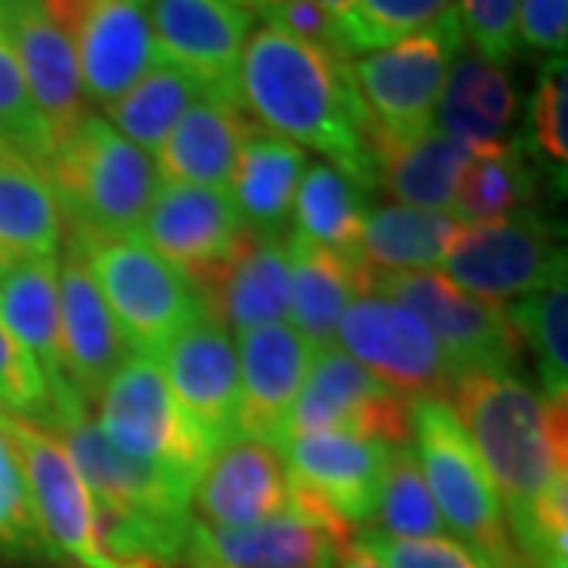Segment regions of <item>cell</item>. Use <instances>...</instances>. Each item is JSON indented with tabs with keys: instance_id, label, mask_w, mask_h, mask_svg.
Masks as SVG:
<instances>
[{
	"instance_id": "4dcf8cb0",
	"label": "cell",
	"mask_w": 568,
	"mask_h": 568,
	"mask_svg": "<svg viewBox=\"0 0 568 568\" xmlns=\"http://www.w3.org/2000/svg\"><path fill=\"white\" fill-rule=\"evenodd\" d=\"M205 95L212 92L196 77L183 73L174 63L155 61L118 102L104 108V121L145 155H155L174 123Z\"/></svg>"
},
{
	"instance_id": "9c48e42d",
	"label": "cell",
	"mask_w": 568,
	"mask_h": 568,
	"mask_svg": "<svg viewBox=\"0 0 568 568\" xmlns=\"http://www.w3.org/2000/svg\"><path fill=\"white\" fill-rule=\"evenodd\" d=\"M0 429L20 458L26 487L48 547L82 568H152L126 562L104 544L102 511L63 446L41 426L0 410Z\"/></svg>"
},
{
	"instance_id": "681fc988",
	"label": "cell",
	"mask_w": 568,
	"mask_h": 568,
	"mask_svg": "<svg viewBox=\"0 0 568 568\" xmlns=\"http://www.w3.org/2000/svg\"><path fill=\"white\" fill-rule=\"evenodd\" d=\"M10 260H7V256H3V253H0V278H3V275H7V272H10Z\"/></svg>"
},
{
	"instance_id": "d6986e66",
	"label": "cell",
	"mask_w": 568,
	"mask_h": 568,
	"mask_svg": "<svg viewBox=\"0 0 568 568\" xmlns=\"http://www.w3.org/2000/svg\"><path fill=\"white\" fill-rule=\"evenodd\" d=\"M313 357L316 347L291 323L263 325L237 338L241 436L282 452L287 443V420Z\"/></svg>"
},
{
	"instance_id": "8fae6325",
	"label": "cell",
	"mask_w": 568,
	"mask_h": 568,
	"mask_svg": "<svg viewBox=\"0 0 568 568\" xmlns=\"http://www.w3.org/2000/svg\"><path fill=\"white\" fill-rule=\"evenodd\" d=\"M439 268L467 294L506 306L562 282L566 253L556 246L547 224L515 215L506 222L462 224Z\"/></svg>"
},
{
	"instance_id": "ab89813d",
	"label": "cell",
	"mask_w": 568,
	"mask_h": 568,
	"mask_svg": "<svg viewBox=\"0 0 568 568\" xmlns=\"http://www.w3.org/2000/svg\"><path fill=\"white\" fill-rule=\"evenodd\" d=\"M566 104V54H559V58H547L537 89L530 95V142L549 164H559V171H566L568 164Z\"/></svg>"
},
{
	"instance_id": "7dc6e473",
	"label": "cell",
	"mask_w": 568,
	"mask_h": 568,
	"mask_svg": "<svg viewBox=\"0 0 568 568\" xmlns=\"http://www.w3.org/2000/svg\"><path fill=\"white\" fill-rule=\"evenodd\" d=\"M338 568H383L373 556H366L364 549H347L345 556H342V562H338Z\"/></svg>"
},
{
	"instance_id": "74e56055",
	"label": "cell",
	"mask_w": 568,
	"mask_h": 568,
	"mask_svg": "<svg viewBox=\"0 0 568 568\" xmlns=\"http://www.w3.org/2000/svg\"><path fill=\"white\" fill-rule=\"evenodd\" d=\"M0 140L17 145L41 168L48 162L51 136H48V126L39 118L32 95L26 89L20 61H17V51L3 29V20H0Z\"/></svg>"
},
{
	"instance_id": "ac0fdd59",
	"label": "cell",
	"mask_w": 568,
	"mask_h": 568,
	"mask_svg": "<svg viewBox=\"0 0 568 568\" xmlns=\"http://www.w3.org/2000/svg\"><path fill=\"white\" fill-rule=\"evenodd\" d=\"M291 506V477L284 455L268 443L237 436L224 443L196 477L190 508L212 528H250Z\"/></svg>"
},
{
	"instance_id": "7bdbcfd3",
	"label": "cell",
	"mask_w": 568,
	"mask_h": 568,
	"mask_svg": "<svg viewBox=\"0 0 568 568\" xmlns=\"http://www.w3.org/2000/svg\"><path fill=\"white\" fill-rule=\"evenodd\" d=\"M467 48L493 67H506L518 48V0H458L455 7Z\"/></svg>"
},
{
	"instance_id": "ffe728a7",
	"label": "cell",
	"mask_w": 568,
	"mask_h": 568,
	"mask_svg": "<svg viewBox=\"0 0 568 568\" xmlns=\"http://www.w3.org/2000/svg\"><path fill=\"white\" fill-rule=\"evenodd\" d=\"M0 20L17 51L26 89L32 95L39 118L48 126L51 149H54L85 118V95H82L73 41L44 17L39 0L0 3Z\"/></svg>"
},
{
	"instance_id": "484cf974",
	"label": "cell",
	"mask_w": 568,
	"mask_h": 568,
	"mask_svg": "<svg viewBox=\"0 0 568 568\" xmlns=\"http://www.w3.org/2000/svg\"><path fill=\"white\" fill-rule=\"evenodd\" d=\"M287 260H291L287 323L316 351L332 347L345 310L369 291V268L364 260L325 250L301 234L287 237Z\"/></svg>"
},
{
	"instance_id": "f6af8a7d",
	"label": "cell",
	"mask_w": 568,
	"mask_h": 568,
	"mask_svg": "<svg viewBox=\"0 0 568 568\" xmlns=\"http://www.w3.org/2000/svg\"><path fill=\"white\" fill-rule=\"evenodd\" d=\"M265 26H275L294 39L313 41V44H323V48H335V20L332 13H325L316 0H282L268 17Z\"/></svg>"
},
{
	"instance_id": "5b68a950",
	"label": "cell",
	"mask_w": 568,
	"mask_h": 568,
	"mask_svg": "<svg viewBox=\"0 0 568 568\" xmlns=\"http://www.w3.org/2000/svg\"><path fill=\"white\" fill-rule=\"evenodd\" d=\"M465 44L455 7L436 22L351 63V77L369 118L373 159L433 130L448 67Z\"/></svg>"
},
{
	"instance_id": "52a82bcc",
	"label": "cell",
	"mask_w": 568,
	"mask_h": 568,
	"mask_svg": "<svg viewBox=\"0 0 568 568\" xmlns=\"http://www.w3.org/2000/svg\"><path fill=\"white\" fill-rule=\"evenodd\" d=\"M366 294L407 306L429 328L455 379L480 369L508 373L521 354V338L508 320L506 306L467 294L436 268L369 272Z\"/></svg>"
},
{
	"instance_id": "f546056e",
	"label": "cell",
	"mask_w": 568,
	"mask_h": 568,
	"mask_svg": "<svg viewBox=\"0 0 568 568\" xmlns=\"http://www.w3.org/2000/svg\"><path fill=\"white\" fill-rule=\"evenodd\" d=\"M452 212H429L414 205H386L366 212L361 231V260L369 272H426L446 256L462 231Z\"/></svg>"
},
{
	"instance_id": "3957f363",
	"label": "cell",
	"mask_w": 568,
	"mask_h": 568,
	"mask_svg": "<svg viewBox=\"0 0 568 568\" xmlns=\"http://www.w3.org/2000/svg\"><path fill=\"white\" fill-rule=\"evenodd\" d=\"M44 174L82 244L140 237L162 183L155 162L92 111L51 149Z\"/></svg>"
},
{
	"instance_id": "d6a6232c",
	"label": "cell",
	"mask_w": 568,
	"mask_h": 568,
	"mask_svg": "<svg viewBox=\"0 0 568 568\" xmlns=\"http://www.w3.org/2000/svg\"><path fill=\"white\" fill-rule=\"evenodd\" d=\"M294 234L313 244L361 260V231L366 222L364 186L328 162L310 164L294 196Z\"/></svg>"
},
{
	"instance_id": "30bf717a",
	"label": "cell",
	"mask_w": 568,
	"mask_h": 568,
	"mask_svg": "<svg viewBox=\"0 0 568 568\" xmlns=\"http://www.w3.org/2000/svg\"><path fill=\"white\" fill-rule=\"evenodd\" d=\"M347 530L291 489V506L282 515L250 528H212L193 518L178 562L186 568H338Z\"/></svg>"
},
{
	"instance_id": "d590c367",
	"label": "cell",
	"mask_w": 568,
	"mask_h": 568,
	"mask_svg": "<svg viewBox=\"0 0 568 568\" xmlns=\"http://www.w3.org/2000/svg\"><path fill=\"white\" fill-rule=\"evenodd\" d=\"M376 534L420 540V537H448L446 521L433 503V493L426 487L424 470L417 465V455L410 446H392L386 462V474L376 493L373 518Z\"/></svg>"
},
{
	"instance_id": "7402d4cb",
	"label": "cell",
	"mask_w": 568,
	"mask_h": 568,
	"mask_svg": "<svg viewBox=\"0 0 568 568\" xmlns=\"http://www.w3.org/2000/svg\"><path fill=\"white\" fill-rule=\"evenodd\" d=\"M58 291H61V338L67 379L85 398L99 402L108 379L130 357V345L123 338L118 320L104 304L102 291L92 278L80 246H73L63 256L61 272H58Z\"/></svg>"
},
{
	"instance_id": "7a4b0ae2",
	"label": "cell",
	"mask_w": 568,
	"mask_h": 568,
	"mask_svg": "<svg viewBox=\"0 0 568 568\" xmlns=\"http://www.w3.org/2000/svg\"><path fill=\"white\" fill-rule=\"evenodd\" d=\"M237 99L268 133L320 152L357 186L376 181L369 118L342 51L263 26L244 44Z\"/></svg>"
},
{
	"instance_id": "6da1fadb",
	"label": "cell",
	"mask_w": 568,
	"mask_h": 568,
	"mask_svg": "<svg viewBox=\"0 0 568 568\" xmlns=\"http://www.w3.org/2000/svg\"><path fill=\"white\" fill-rule=\"evenodd\" d=\"M487 467L525 568L568 566L566 402L511 373H467L448 395Z\"/></svg>"
},
{
	"instance_id": "2e32d148",
	"label": "cell",
	"mask_w": 568,
	"mask_h": 568,
	"mask_svg": "<svg viewBox=\"0 0 568 568\" xmlns=\"http://www.w3.org/2000/svg\"><path fill=\"white\" fill-rule=\"evenodd\" d=\"M392 446L351 433H301L284 443L291 489L345 528L366 525Z\"/></svg>"
},
{
	"instance_id": "ee69618b",
	"label": "cell",
	"mask_w": 568,
	"mask_h": 568,
	"mask_svg": "<svg viewBox=\"0 0 568 568\" xmlns=\"http://www.w3.org/2000/svg\"><path fill=\"white\" fill-rule=\"evenodd\" d=\"M518 41L547 58L566 54L568 0H518Z\"/></svg>"
},
{
	"instance_id": "bcb514c9",
	"label": "cell",
	"mask_w": 568,
	"mask_h": 568,
	"mask_svg": "<svg viewBox=\"0 0 568 568\" xmlns=\"http://www.w3.org/2000/svg\"><path fill=\"white\" fill-rule=\"evenodd\" d=\"M231 3H234V7H241V10H246L250 17H263L265 20V17H268L282 0H231Z\"/></svg>"
},
{
	"instance_id": "44dd1931",
	"label": "cell",
	"mask_w": 568,
	"mask_h": 568,
	"mask_svg": "<svg viewBox=\"0 0 568 568\" xmlns=\"http://www.w3.org/2000/svg\"><path fill=\"white\" fill-rule=\"evenodd\" d=\"M85 102L111 108L159 61L145 0H89L73 29Z\"/></svg>"
},
{
	"instance_id": "d4e9b609",
	"label": "cell",
	"mask_w": 568,
	"mask_h": 568,
	"mask_svg": "<svg viewBox=\"0 0 568 568\" xmlns=\"http://www.w3.org/2000/svg\"><path fill=\"white\" fill-rule=\"evenodd\" d=\"M205 306L241 338L263 325L287 323L291 316V260L287 241L253 234L241 253L215 275L196 282Z\"/></svg>"
},
{
	"instance_id": "b9f144b4",
	"label": "cell",
	"mask_w": 568,
	"mask_h": 568,
	"mask_svg": "<svg viewBox=\"0 0 568 568\" xmlns=\"http://www.w3.org/2000/svg\"><path fill=\"white\" fill-rule=\"evenodd\" d=\"M0 547L51 549L39 528L20 458L0 429Z\"/></svg>"
},
{
	"instance_id": "9a60e30c",
	"label": "cell",
	"mask_w": 568,
	"mask_h": 568,
	"mask_svg": "<svg viewBox=\"0 0 568 568\" xmlns=\"http://www.w3.org/2000/svg\"><path fill=\"white\" fill-rule=\"evenodd\" d=\"M140 237L193 282H203L241 253L253 231L246 227L231 190L162 181Z\"/></svg>"
},
{
	"instance_id": "4316f807",
	"label": "cell",
	"mask_w": 568,
	"mask_h": 568,
	"mask_svg": "<svg viewBox=\"0 0 568 568\" xmlns=\"http://www.w3.org/2000/svg\"><path fill=\"white\" fill-rule=\"evenodd\" d=\"M63 215L44 168L0 140V253L10 263L58 256Z\"/></svg>"
},
{
	"instance_id": "f1b7e54d",
	"label": "cell",
	"mask_w": 568,
	"mask_h": 568,
	"mask_svg": "<svg viewBox=\"0 0 568 568\" xmlns=\"http://www.w3.org/2000/svg\"><path fill=\"white\" fill-rule=\"evenodd\" d=\"M306 171V152L275 133L253 130L241 149L231 196L246 227L260 237H278L294 215V196Z\"/></svg>"
},
{
	"instance_id": "cb8c5ba5",
	"label": "cell",
	"mask_w": 568,
	"mask_h": 568,
	"mask_svg": "<svg viewBox=\"0 0 568 568\" xmlns=\"http://www.w3.org/2000/svg\"><path fill=\"white\" fill-rule=\"evenodd\" d=\"M253 133L241 99L205 95L193 104L155 152L159 181L231 190L241 149Z\"/></svg>"
},
{
	"instance_id": "ba28073f",
	"label": "cell",
	"mask_w": 568,
	"mask_h": 568,
	"mask_svg": "<svg viewBox=\"0 0 568 568\" xmlns=\"http://www.w3.org/2000/svg\"><path fill=\"white\" fill-rule=\"evenodd\" d=\"M99 426L123 455L168 467L193 484L215 455L149 354H130L108 379L99 395Z\"/></svg>"
},
{
	"instance_id": "7c38bea8",
	"label": "cell",
	"mask_w": 568,
	"mask_h": 568,
	"mask_svg": "<svg viewBox=\"0 0 568 568\" xmlns=\"http://www.w3.org/2000/svg\"><path fill=\"white\" fill-rule=\"evenodd\" d=\"M301 433H351L386 446L410 443V398L388 388L338 345L316 351L287 420V439Z\"/></svg>"
},
{
	"instance_id": "e0dca14e",
	"label": "cell",
	"mask_w": 568,
	"mask_h": 568,
	"mask_svg": "<svg viewBox=\"0 0 568 568\" xmlns=\"http://www.w3.org/2000/svg\"><path fill=\"white\" fill-rule=\"evenodd\" d=\"M159 61L196 77L212 95L237 99V70L253 17L231 0H149Z\"/></svg>"
},
{
	"instance_id": "5bb4252c",
	"label": "cell",
	"mask_w": 568,
	"mask_h": 568,
	"mask_svg": "<svg viewBox=\"0 0 568 568\" xmlns=\"http://www.w3.org/2000/svg\"><path fill=\"white\" fill-rule=\"evenodd\" d=\"M183 414L219 448L241 436V364L237 338L205 306L155 354Z\"/></svg>"
},
{
	"instance_id": "83f0119b",
	"label": "cell",
	"mask_w": 568,
	"mask_h": 568,
	"mask_svg": "<svg viewBox=\"0 0 568 568\" xmlns=\"http://www.w3.org/2000/svg\"><path fill=\"white\" fill-rule=\"evenodd\" d=\"M515 89L503 67L484 61L474 48L462 44L448 67L446 85L436 104L433 130L448 140L480 149L503 142L508 123L515 118Z\"/></svg>"
},
{
	"instance_id": "f35d334b",
	"label": "cell",
	"mask_w": 568,
	"mask_h": 568,
	"mask_svg": "<svg viewBox=\"0 0 568 568\" xmlns=\"http://www.w3.org/2000/svg\"><path fill=\"white\" fill-rule=\"evenodd\" d=\"M0 410L10 417H26L39 426H51L58 417L51 386L36 364V357L0 323Z\"/></svg>"
},
{
	"instance_id": "f907efd6",
	"label": "cell",
	"mask_w": 568,
	"mask_h": 568,
	"mask_svg": "<svg viewBox=\"0 0 568 568\" xmlns=\"http://www.w3.org/2000/svg\"><path fill=\"white\" fill-rule=\"evenodd\" d=\"M0 3H7V0H0Z\"/></svg>"
},
{
	"instance_id": "c3c4849f",
	"label": "cell",
	"mask_w": 568,
	"mask_h": 568,
	"mask_svg": "<svg viewBox=\"0 0 568 568\" xmlns=\"http://www.w3.org/2000/svg\"><path fill=\"white\" fill-rule=\"evenodd\" d=\"M316 3L323 7L325 13H332V20H335V17H342V13H345V10L351 7V3H354V0H316Z\"/></svg>"
},
{
	"instance_id": "8d00e7d4",
	"label": "cell",
	"mask_w": 568,
	"mask_h": 568,
	"mask_svg": "<svg viewBox=\"0 0 568 568\" xmlns=\"http://www.w3.org/2000/svg\"><path fill=\"white\" fill-rule=\"evenodd\" d=\"M446 10H452V0H354L342 17H335V44L345 58L369 54L420 32Z\"/></svg>"
},
{
	"instance_id": "836d02e7",
	"label": "cell",
	"mask_w": 568,
	"mask_h": 568,
	"mask_svg": "<svg viewBox=\"0 0 568 568\" xmlns=\"http://www.w3.org/2000/svg\"><path fill=\"white\" fill-rule=\"evenodd\" d=\"M530 200V174L525 155L511 142H493L470 152L458 174L452 215L465 224L506 222Z\"/></svg>"
},
{
	"instance_id": "8992f818",
	"label": "cell",
	"mask_w": 568,
	"mask_h": 568,
	"mask_svg": "<svg viewBox=\"0 0 568 568\" xmlns=\"http://www.w3.org/2000/svg\"><path fill=\"white\" fill-rule=\"evenodd\" d=\"M111 316L133 354L155 357L181 328L205 313L196 282L142 237L77 241Z\"/></svg>"
},
{
	"instance_id": "60d3db41",
	"label": "cell",
	"mask_w": 568,
	"mask_h": 568,
	"mask_svg": "<svg viewBox=\"0 0 568 568\" xmlns=\"http://www.w3.org/2000/svg\"><path fill=\"white\" fill-rule=\"evenodd\" d=\"M354 549H364L383 568H493L480 556L462 547L455 537L402 540L364 528L354 537Z\"/></svg>"
},
{
	"instance_id": "603a6c76",
	"label": "cell",
	"mask_w": 568,
	"mask_h": 568,
	"mask_svg": "<svg viewBox=\"0 0 568 568\" xmlns=\"http://www.w3.org/2000/svg\"><path fill=\"white\" fill-rule=\"evenodd\" d=\"M58 272H61L58 256H44V260L13 263L10 272L0 278V323L10 328V335L41 366L58 407L54 424L63 414L82 407L80 392L67 379V366H63Z\"/></svg>"
},
{
	"instance_id": "277c9868",
	"label": "cell",
	"mask_w": 568,
	"mask_h": 568,
	"mask_svg": "<svg viewBox=\"0 0 568 568\" xmlns=\"http://www.w3.org/2000/svg\"><path fill=\"white\" fill-rule=\"evenodd\" d=\"M410 439L448 534L493 568H525L503 503L465 426L446 398H410Z\"/></svg>"
},
{
	"instance_id": "e575fe53",
	"label": "cell",
	"mask_w": 568,
	"mask_h": 568,
	"mask_svg": "<svg viewBox=\"0 0 568 568\" xmlns=\"http://www.w3.org/2000/svg\"><path fill=\"white\" fill-rule=\"evenodd\" d=\"M518 338L537 357L547 402L568 395V284L566 278L518 297L506 310Z\"/></svg>"
},
{
	"instance_id": "1f68e13d",
	"label": "cell",
	"mask_w": 568,
	"mask_h": 568,
	"mask_svg": "<svg viewBox=\"0 0 568 568\" xmlns=\"http://www.w3.org/2000/svg\"><path fill=\"white\" fill-rule=\"evenodd\" d=\"M474 149L429 130L420 140L376 155V178L402 205L452 212L455 183Z\"/></svg>"
},
{
	"instance_id": "4fadbf2b",
	"label": "cell",
	"mask_w": 568,
	"mask_h": 568,
	"mask_svg": "<svg viewBox=\"0 0 568 568\" xmlns=\"http://www.w3.org/2000/svg\"><path fill=\"white\" fill-rule=\"evenodd\" d=\"M335 345L405 398H446L455 373L439 345L407 306L364 294L347 306Z\"/></svg>"
}]
</instances>
